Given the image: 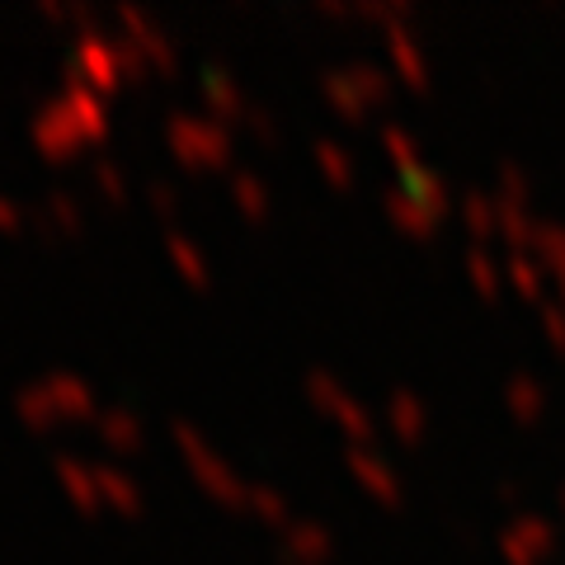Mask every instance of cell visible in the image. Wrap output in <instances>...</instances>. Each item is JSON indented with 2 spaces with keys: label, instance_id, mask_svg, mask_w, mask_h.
<instances>
[]
</instances>
